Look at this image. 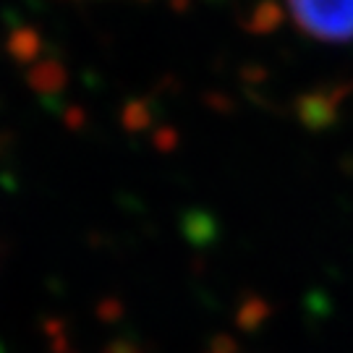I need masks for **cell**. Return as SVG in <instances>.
I'll use <instances>...</instances> for the list:
<instances>
[{
	"instance_id": "cell-1",
	"label": "cell",
	"mask_w": 353,
	"mask_h": 353,
	"mask_svg": "<svg viewBox=\"0 0 353 353\" xmlns=\"http://www.w3.org/2000/svg\"><path fill=\"white\" fill-rule=\"evenodd\" d=\"M293 21L322 42H353V0H285Z\"/></svg>"
},
{
	"instance_id": "cell-2",
	"label": "cell",
	"mask_w": 353,
	"mask_h": 353,
	"mask_svg": "<svg viewBox=\"0 0 353 353\" xmlns=\"http://www.w3.org/2000/svg\"><path fill=\"white\" fill-rule=\"evenodd\" d=\"M0 353H3V351H0Z\"/></svg>"
}]
</instances>
